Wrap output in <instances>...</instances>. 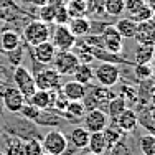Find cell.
Returning <instances> with one entry per match:
<instances>
[{
  "label": "cell",
  "instance_id": "obj_1",
  "mask_svg": "<svg viewBox=\"0 0 155 155\" xmlns=\"http://www.w3.org/2000/svg\"><path fill=\"white\" fill-rule=\"evenodd\" d=\"M41 147L45 153L51 155H63L68 150V139L61 130H50L41 135Z\"/></svg>",
  "mask_w": 155,
  "mask_h": 155
},
{
  "label": "cell",
  "instance_id": "obj_2",
  "mask_svg": "<svg viewBox=\"0 0 155 155\" xmlns=\"http://www.w3.org/2000/svg\"><path fill=\"white\" fill-rule=\"evenodd\" d=\"M23 38L28 45L35 46L41 41L50 40V25L41 20H33L23 28Z\"/></svg>",
  "mask_w": 155,
  "mask_h": 155
},
{
  "label": "cell",
  "instance_id": "obj_3",
  "mask_svg": "<svg viewBox=\"0 0 155 155\" xmlns=\"http://www.w3.org/2000/svg\"><path fill=\"white\" fill-rule=\"evenodd\" d=\"M5 130L8 132L10 135H15L18 139H41V134L36 130L35 124L31 120H27V119H15L12 120L10 124H5Z\"/></svg>",
  "mask_w": 155,
  "mask_h": 155
},
{
  "label": "cell",
  "instance_id": "obj_4",
  "mask_svg": "<svg viewBox=\"0 0 155 155\" xmlns=\"http://www.w3.org/2000/svg\"><path fill=\"white\" fill-rule=\"evenodd\" d=\"M51 63H53V69L60 76H71L76 66L79 64V60H78V54L69 50V51H56Z\"/></svg>",
  "mask_w": 155,
  "mask_h": 155
},
{
  "label": "cell",
  "instance_id": "obj_5",
  "mask_svg": "<svg viewBox=\"0 0 155 155\" xmlns=\"http://www.w3.org/2000/svg\"><path fill=\"white\" fill-rule=\"evenodd\" d=\"M119 78H120V69L117 64L114 63H107V61H102L97 68L94 69V79L97 81L101 86L106 87H112L119 83Z\"/></svg>",
  "mask_w": 155,
  "mask_h": 155
},
{
  "label": "cell",
  "instance_id": "obj_6",
  "mask_svg": "<svg viewBox=\"0 0 155 155\" xmlns=\"http://www.w3.org/2000/svg\"><path fill=\"white\" fill-rule=\"evenodd\" d=\"M13 83L15 87L20 91L25 97H30V96L36 91V84H35V78L30 71H28L25 66H15L13 68Z\"/></svg>",
  "mask_w": 155,
  "mask_h": 155
},
{
  "label": "cell",
  "instance_id": "obj_7",
  "mask_svg": "<svg viewBox=\"0 0 155 155\" xmlns=\"http://www.w3.org/2000/svg\"><path fill=\"white\" fill-rule=\"evenodd\" d=\"M101 40H102V50L112 54H120L124 50V38L119 35L114 25H106L104 30L101 31Z\"/></svg>",
  "mask_w": 155,
  "mask_h": 155
},
{
  "label": "cell",
  "instance_id": "obj_8",
  "mask_svg": "<svg viewBox=\"0 0 155 155\" xmlns=\"http://www.w3.org/2000/svg\"><path fill=\"white\" fill-rule=\"evenodd\" d=\"M33 78H35L36 89H43V91H60L61 89V76L53 68L40 69Z\"/></svg>",
  "mask_w": 155,
  "mask_h": 155
},
{
  "label": "cell",
  "instance_id": "obj_9",
  "mask_svg": "<svg viewBox=\"0 0 155 155\" xmlns=\"http://www.w3.org/2000/svg\"><path fill=\"white\" fill-rule=\"evenodd\" d=\"M78 38L69 31L68 25H56L51 36V43L54 45L56 51H69L76 46Z\"/></svg>",
  "mask_w": 155,
  "mask_h": 155
},
{
  "label": "cell",
  "instance_id": "obj_10",
  "mask_svg": "<svg viewBox=\"0 0 155 155\" xmlns=\"http://www.w3.org/2000/svg\"><path fill=\"white\" fill-rule=\"evenodd\" d=\"M83 122H84V129L89 134L91 132H102L109 122V116L102 109H91V110H86Z\"/></svg>",
  "mask_w": 155,
  "mask_h": 155
},
{
  "label": "cell",
  "instance_id": "obj_11",
  "mask_svg": "<svg viewBox=\"0 0 155 155\" xmlns=\"http://www.w3.org/2000/svg\"><path fill=\"white\" fill-rule=\"evenodd\" d=\"M114 124L120 129L122 134H130V132H134L139 125V114L135 112L134 109L125 107L122 112L114 119Z\"/></svg>",
  "mask_w": 155,
  "mask_h": 155
},
{
  "label": "cell",
  "instance_id": "obj_12",
  "mask_svg": "<svg viewBox=\"0 0 155 155\" xmlns=\"http://www.w3.org/2000/svg\"><path fill=\"white\" fill-rule=\"evenodd\" d=\"M2 99H3L5 109L8 110V112H13V114L20 112V109L23 107V104L27 102V97H25L17 87H7V89L3 91Z\"/></svg>",
  "mask_w": 155,
  "mask_h": 155
},
{
  "label": "cell",
  "instance_id": "obj_13",
  "mask_svg": "<svg viewBox=\"0 0 155 155\" xmlns=\"http://www.w3.org/2000/svg\"><path fill=\"white\" fill-rule=\"evenodd\" d=\"M134 40L137 43H142V45H155V21L147 20L137 23Z\"/></svg>",
  "mask_w": 155,
  "mask_h": 155
},
{
  "label": "cell",
  "instance_id": "obj_14",
  "mask_svg": "<svg viewBox=\"0 0 155 155\" xmlns=\"http://www.w3.org/2000/svg\"><path fill=\"white\" fill-rule=\"evenodd\" d=\"M54 54H56V48L51 43V40H46V41H41L33 46V56L41 64H50L53 61Z\"/></svg>",
  "mask_w": 155,
  "mask_h": 155
},
{
  "label": "cell",
  "instance_id": "obj_15",
  "mask_svg": "<svg viewBox=\"0 0 155 155\" xmlns=\"http://www.w3.org/2000/svg\"><path fill=\"white\" fill-rule=\"evenodd\" d=\"M56 91H43V89H36L30 97V104L35 107L41 109V110H50L53 107V99Z\"/></svg>",
  "mask_w": 155,
  "mask_h": 155
},
{
  "label": "cell",
  "instance_id": "obj_16",
  "mask_svg": "<svg viewBox=\"0 0 155 155\" xmlns=\"http://www.w3.org/2000/svg\"><path fill=\"white\" fill-rule=\"evenodd\" d=\"M87 86L78 83V81L71 79V81H66L64 84H61V93L69 99V101H81L86 94Z\"/></svg>",
  "mask_w": 155,
  "mask_h": 155
},
{
  "label": "cell",
  "instance_id": "obj_17",
  "mask_svg": "<svg viewBox=\"0 0 155 155\" xmlns=\"http://www.w3.org/2000/svg\"><path fill=\"white\" fill-rule=\"evenodd\" d=\"M66 25H68L69 31H71L76 38H79V36H86L87 33L91 31V21L87 20L86 17H71Z\"/></svg>",
  "mask_w": 155,
  "mask_h": 155
},
{
  "label": "cell",
  "instance_id": "obj_18",
  "mask_svg": "<svg viewBox=\"0 0 155 155\" xmlns=\"http://www.w3.org/2000/svg\"><path fill=\"white\" fill-rule=\"evenodd\" d=\"M153 56H155L153 45H142V43H139V45L135 46V51H134L135 64H150V61L153 60Z\"/></svg>",
  "mask_w": 155,
  "mask_h": 155
},
{
  "label": "cell",
  "instance_id": "obj_19",
  "mask_svg": "<svg viewBox=\"0 0 155 155\" xmlns=\"http://www.w3.org/2000/svg\"><path fill=\"white\" fill-rule=\"evenodd\" d=\"M73 79L78 81V83L84 84V86H87V84L91 83V81L94 79V69L91 68V64H86V63H79V64L76 66V69L73 71Z\"/></svg>",
  "mask_w": 155,
  "mask_h": 155
},
{
  "label": "cell",
  "instance_id": "obj_20",
  "mask_svg": "<svg viewBox=\"0 0 155 155\" xmlns=\"http://www.w3.org/2000/svg\"><path fill=\"white\" fill-rule=\"evenodd\" d=\"M89 93L93 94V97L96 99V102H97V109H101L102 106H107V102L110 101V99L114 97L112 91H110V87H106V86H94L89 89Z\"/></svg>",
  "mask_w": 155,
  "mask_h": 155
},
{
  "label": "cell",
  "instance_id": "obj_21",
  "mask_svg": "<svg viewBox=\"0 0 155 155\" xmlns=\"http://www.w3.org/2000/svg\"><path fill=\"white\" fill-rule=\"evenodd\" d=\"M69 142L73 143V147L79 149H86L87 142H89V132L84 127H74L69 132Z\"/></svg>",
  "mask_w": 155,
  "mask_h": 155
},
{
  "label": "cell",
  "instance_id": "obj_22",
  "mask_svg": "<svg viewBox=\"0 0 155 155\" xmlns=\"http://www.w3.org/2000/svg\"><path fill=\"white\" fill-rule=\"evenodd\" d=\"M86 114V107L83 106L81 101H69L66 109L63 110V116L69 120H81Z\"/></svg>",
  "mask_w": 155,
  "mask_h": 155
},
{
  "label": "cell",
  "instance_id": "obj_23",
  "mask_svg": "<svg viewBox=\"0 0 155 155\" xmlns=\"http://www.w3.org/2000/svg\"><path fill=\"white\" fill-rule=\"evenodd\" d=\"M87 150L96 153V155H102L104 152H107V149H106V140H104L102 132H91L89 134Z\"/></svg>",
  "mask_w": 155,
  "mask_h": 155
},
{
  "label": "cell",
  "instance_id": "obj_24",
  "mask_svg": "<svg viewBox=\"0 0 155 155\" xmlns=\"http://www.w3.org/2000/svg\"><path fill=\"white\" fill-rule=\"evenodd\" d=\"M114 27L122 38H134L135 30H137V21L132 18H120Z\"/></svg>",
  "mask_w": 155,
  "mask_h": 155
},
{
  "label": "cell",
  "instance_id": "obj_25",
  "mask_svg": "<svg viewBox=\"0 0 155 155\" xmlns=\"http://www.w3.org/2000/svg\"><path fill=\"white\" fill-rule=\"evenodd\" d=\"M0 46L5 51H12L20 46V35L13 30H5L0 35Z\"/></svg>",
  "mask_w": 155,
  "mask_h": 155
},
{
  "label": "cell",
  "instance_id": "obj_26",
  "mask_svg": "<svg viewBox=\"0 0 155 155\" xmlns=\"http://www.w3.org/2000/svg\"><path fill=\"white\" fill-rule=\"evenodd\" d=\"M102 135H104V140H106V149H112L114 145H116L119 140H122V132H120V129L117 127L116 124L114 125H106L104 130H102Z\"/></svg>",
  "mask_w": 155,
  "mask_h": 155
},
{
  "label": "cell",
  "instance_id": "obj_27",
  "mask_svg": "<svg viewBox=\"0 0 155 155\" xmlns=\"http://www.w3.org/2000/svg\"><path fill=\"white\" fill-rule=\"evenodd\" d=\"M125 107H127V101H125L122 96H114V97L107 102V106H106V109H107L106 114H107L110 119H116Z\"/></svg>",
  "mask_w": 155,
  "mask_h": 155
},
{
  "label": "cell",
  "instance_id": "obj_28",
  "mask_svg": "<svg viewBox=\"0 0 155 155\" xmlns=\"http://www.w3.org/2000/svg\"><path fill=\"white\" fill-rule=\"evenodd\" d=\"M43 147L40 139H28L21 143V155H43Z\"/></svg>",
  "mask_w": 155,
  "mask_h": 155
},
{
  "label": "cell",
  "instance_id": "obj_29",
  "mask_svg": "<svg viewBox=\"0 0 155 155\" xmlns=\"http://www.w3.org/2000/svg\"><path fill=\"white\" fill-rule=\"evenodd\" d=\"M139 149L142 155H155V135L145 134L139 139Z\"/></svg>",
  "mask_w": 155,
  "mask_h": 155
},
{
  "label": "cell",
  "instance_id": "obj_30",
  "mask_svg": "<svg viewBox=\"0 0 155 155\" xmlns=\"http://www.w3.org/2000/svg\"><path fill=\"white\" fill-rule=\"evenodd\" d=\"M54 5V20L53 23L56 25H66L69 21V12H68V7H66V3L63 2H58V3H53Z\"/></svg>",
  "mask_w": 155,
  "mask_h": 155
},
{
  "label": "cell",
  "instance_id": "obj_31",
  "mask_svg": "<svg viewBox=\"0 0 155 155\" xmlns=\"http://www.w3.org/2000/svg\"><path fill=\"white\" fill-rule=\"evenodd\" d=\"M104 12L109 17H120L124 13V0H104Z\"/></svg>",
  "mask_w": 155,
  "mask_h": 155
},
{
  "label": "cell",
  "instance_id": "obj_32",
  "mask_svg": "<svg viewBox=\"0 0 155 155\" xmlns=\"http://www.w3.org/2000/svg\"><path fill=\"white\" fill-rule=\"evenodd\" d=\"M66 7H68L69 17H84L86 15L87 5L84 3V0H69V5H66Z\"/></svg>",
  "mask_w": 155,
  "mask_h": 155
},
{
  "label": "cell",
  "instance_id": "obj_33",
  "mask_svg": "<svg viewBox=\"0 0 155 155\" xmlns=\"http://www.w3.org/2000/svg\"><path fill=\"white\" fill-rule=\"evenodd\" d=\"M38 17H40V20L45 21V23H48V25L53 23V20H54V5H53V2H48V3H45V5L40 7Z\"/></svg>",
  "mask_w": 155,
  "mask_h": 155
},
{
  "label": "cell",
  "instance_id": "obj_34",
  "mask_svg": "<svg viewBox=\"0 0 155 155\" xmlns=\"http://www.w3.org/2000/svg\"><path fill=\"white\" fill-rule=\"evenodd\" d=\"M21 139L15 137V135H10L8 140H7V145H5V155H21Z\"/></svg>",
  "mask_w": 155,
  "mask_h": 155
},
{
  "label": "cell",
  "instance_id": "obj_35",
  "mask_svg": "<svg viewBox=\"0 0 155 155\" xmlns=\"http://www.w3.org/2000/svg\"><path fill=\"white\" fill-rule=\"evenodd\" d=\"M40 112H41V109H38V107H35V106H31L30 102H28V104L25 102L23 107L20 109L21 117H23V119H27V120H31L33 124L36 122V119H38Z\"/></svg>",
  "mask_w": 155,
  "mask_h": 155
},
{
  "label": "cell",
  "instance_id": "obj_36",
  "mask_svg": "<svg viewBox=\"0 0 155 155\" xmlns=\"http://www.w3.org/2000/svg\"><path fill=\"white\" fill-rule=\"evenodd\" d=\"M58 122H61V119L58 116L51 114L50 110H41L35 124H40V125H56Z\"/></svg>",
  "mask_w": 155,
  "mask_h": 155
},
{
  "label": "cell",
  "instance_id": "obj_37",
  "mask_svg": "<svg viewBox=\"0 0 155 155\" xmlns=\"http://www.w3.org/2000/svg\"><path fill=\"white\" fill-rule=\"evenodd\" d=\"M130 18H132V20H135L137 23H140V21H147V20H152V18H153V12L147 5H143L142 8H139Z\"/></svg>",
  "mask_w": 155,
  "mask_h": 155
},
{
  "label": "cell",
  "instance_id": "obj_38",
  "mask_svg": "<svg viewBox=\"0 0 155 155\" xmlns=\"http://www.w3.org/2000/svg\"><path fill=\"white\" fill-rule=\"evenodd\" d=\"M8 53V63L15 68V66H20V63L21 60H23V53H25V50H23V46H18L15 48V50H12V51H7Z\"/></svg>",
  "mask_w": 155,
  "mask_h": 155
},
{
  "label": "cell",
  "instance_id": "obj_39",
  "mask_svg": "<svg viewBox=\"0 0 155 155\" xmlns=\"http://www.w3.org/2000/svg\"><path fill=\"white\" fill-rule=\"evenodd\" d=\"M134 73H135V76H137V79L147 81L152 76V68H150V64H135Z\"/></svg>",
  "mask_w": 155,
  "mask_h": 155
},
{
  "label": "cell",
  "instance_id": "obj_40",
  "mask_svg": "<svg viewBox=\"0 0 155 155\" xmlns=\"http://www.w3.org/2000/svg\"><path fill=\"white\" fill-rule=\"evenodd\" d=\"M143 5H145V0H124V12H127L132 17Z\"/></svg>",
  "mask_w": 155,
  "mask_h": 155
},
{
  "label": "cell",
  "instance_id": "obj_41",
  "mask_svg": "<svg viewBox=\"0 0 155 155\" xmlns=\"http://www.w3.org/2000/svg\"><path fill=\"white\" fill-rule=\"evenodd\" d=\"M137 94H139V91L135 89V87H132V86L122 87V93H120V96H122L125 101H132V102L137 101Z\"/></svg>",
  "mask_w": 155,
  "mask_h": 155
},
{
  "label": "cell",
  "instance_id": "obj_42",
  "mask_svg": "<svg viewBox=\"0 0 155 155\" xmlns=\"http://www.w3.org/2000/svg\"><path fill=\"white\" fill-rule=\"evenodd\" d=\"M149 99H150V104L155 106V86H152V89H150V93H149Z\"/></svg>",
  "mask_w": 155,
  "mask_h": 155
},
{
  "label": "cell",
  "instance_id": "obj_43",
  "mask_svg": "<svg viewBox=\"0 0 155 155\" xmlns=\"http://www.w3.org/2000/svg\"><path fill=\"white\" fill-rule=\"evenodd\" d=\"M149 117H150V120L155 124V106H150V109H149Z\"/></svg>",
  "mask_w": 155,
  "mask_h": 155
},
{
  "label": "cell",
  "instance_id": "obj_44",
  "mask_svg": "<svg viewBox=\"0 0 155 155\" xmlns=\"http://www.w3.org/2000/svg\"><path fill=\"white\" fill-rule=\"evenodd\" d=\"M145 5L155 13V0H145Z\"/></svg>",
  "mask_w": 155,
  "mask_h": 155
},
{
  "label": "cell",
  "instance_id": "obj_45",
  "mask_svg": "<svg viewBox=\"0 0 155 155\" xmlns=\"http://www.w3.org/2000/svg\"><path fill=\"white\" fill-rule=\"evenodd\" d=\"M48 2H53V0H38V3H36V5L41 7V5H45V3H48Z\"/></svg>",
  "mask_w": 155,
  "mask_h": 155
},
{
  "label": "cell",
  "instance_id": "obj_46",
  "mask_svg": "<svg viewBox=\"0 0 155 155\" xmlns=\"http://www.w3.org/2000/svg\"><path fill=\"white\" fill-rule=\"evenodd\" d=\"M150 63H152V64H150V68H152V74H155V56H153V60Z\"/></svg>",
  "mask_w": 155,
  "mask_h": 155
},
{
  "label": "cell",
  "instance_id": "obj_47",
  "mask_svg": "<svg viewBox=\"0 0 155 155\" xmlns=\"http://www.w3.org/2000/svg\"><path fill=\"white\" fill-rule=\"evenodd\" d=\"M25 2H30V3H33V5H36V3H38V0H25Z\"/></svg>",
  "mask_w": 155,
  "mask_h": 155
},
{
  "label": "cell",
  "instance_id": "obj_48",
  "mask_svg": "<svg viewBox=\"0 0 155 155\" xmlns=\"http://www.w3.org/2000/svg\"><path fill=\"white\" fill-rule=\"evenodd\" d=\"M81 155H96V153H93V152H89V150H87V152H84V153H81Z\"/></svg>",
  "mask_w": 155,
  "mask_h": 155
},
{
  "label": "cell",
  "instance_id": "obj_49",
  "mask_svg": "<svg viewBox=\"0 0 155 155\" xmlns=\"http://www.w3.org/2000/svg\"><path fill=\"white\" fill-rule=\"evenodd\" d=\"M2 132H3V129H2V127H0V137H2Z\"/></svg>",
  "mask_w": 155,
  "mask_h": 155
},
{
  "label": "cell",
  "instance_id": "obj_50",
  "mask_svg": "<svg viewBox=\"0 0 155 155\" xmlns=\"http://www.w3.org/2000/svg\"><path fill=\"white\" fill-rule=\"evenodd\" d=\"M152 20H153V21H155V13H153V18H152Z\"/></svg>",
  "mask_w": 155,
  "mask_h": 155
},
{
  "label": "cell",
  "instance_id": "obj_51",
  "mask_svg": "<svg viewBox=\"0 0 155 155\" xmlns=\"http://www.w3.org/2000/svg\"><path fill=\"white\" fill-rule=\"evenodd\" d=\"M0 155H5V153H3V152H0Z\"/></svg>",
  "mask_w": 155,
  "mask_h": 155
},
{
  "label": "cell",
  "instance_id": "obj_52",
  "mask_svg": "<svg viewBox=\"0 0 155 155\" xmlns=\"http://www.w3.org/2000/svg\"><path fill=\"white\" fill-rule=\"evenodd\" d=\"M43 155H51V153H43Z\"/></svg>",
  "mask_w": 155,
  "mask_h": 155
},
{
  "label": "cell",
  "instance_id": "obj_53",
  "mask_svg": "<svg viewBox=\"0 0 155 155\" xmlns=\"http://www.w3.org/2000/svg\"><path fill=\"white\" fill-rule=\"evenodd\" d=\"M153 48H155V45H153Z\"/></svg>",
  "mask_w": 155,
  "mask_h": 155
}]
</instances>
